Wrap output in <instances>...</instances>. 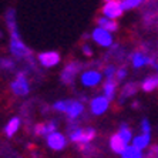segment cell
<instances>
[{
    "label": "cell",
    "mask_w": 158,
    "mask_h": 158,
    "mask_svg": "<svg viewBox=\"0 0 158 158\" xmlns=\"http://www.w3.org/2000/svg\"><path fill=\"white\" fill-rule=\"evenodd\" d=\"M6 23H7L9 31H10V53L19 60H27L31 63V66H34L33 63V54L30 52V48L23 43L22 37L19 34L17 30V23H16V13L15 9H9L6 13Z\"/></svg>",
    "instance_id": "cell-1"
},
{
    "label": "cell",
    "mask_w": 158,
    "mask_h": 158,
    "mask_svg": "<svg viewBox=\"0 0 158 158\" xmlns=\"http://www.w3.org/2000/svg\"><path fill=\"white\" fill-rule=\"evenodd\" d=\"M53 108L59 113H64L69 115L70 120H76L78 118L83 111H84V106L78 100H61V101H56L53 104Z\"/></svg>",
    "instance_id": "cell-2"
},
{
    "label": "cell",
    "mask_w": 158,
    "mask_h": 158,
    "mask_svg": "<svg viewBox=\"0 0 158 158\" xmlns=\"http://www.w3.org/2000/svg\"><path fill=\"white\" fill-rule=\"evenodd\" d=\"M83 67H84V64L80 61H70L61 71V81L67 85H71L76 81V77Z\"/></svg>",
    "instance_id": "cell-3"
},
{
    "label": "cell",
    "mask_w": 158,
    "mask_h": 158,
    "mask_svg": "<svg viewBox=\"0 0 158 158\" xmlns=\"http://www.w3.org/2000/svg\"><path fill=\"white\" fill-rule=\"evenodd\" d=\"M10 88L16 96H27L30 91V84H29V80H27V71L17 73L16 80L11 83Z\"/></svg>",
    "instance_id": "cell-4"
},
{
    "label": "cell",
    "mask_w": 158,
    "mask_h": 158,
    "mask_svg": "<svg viewBox=\"0 0 158 158\" xmlns=\"http://www.w3.org/2000/svg\"><path fill=\"white\" fill-rule=\"evenodd\" d=\"M101 11L104 13L106 17H110V19H115V17H120L123 15V3L121 0H110L104 4V7L101 9Z\"/></svg>",
    "instance_id": "cell-5"
},
{
    "label": "cell",
    "mask_w": 158,
    "mask_h": 158,
    "mask_svg": "<svg viewBox=\"0 0 158 158\" xmlns=\"http://www.w3.org/2000/svg\"><path fill=\"white\" fill-rule=\"evenodd\" d=\"M91 37H93V40L96 41L98 46H101V47H110L111 44H113V36H111V33L106 29H101V27L93 30Z\"/></svg>",
    "instance_id": "cell-6"
},
{
    "label": "cell",
    "mask_w": 158,
    "mask_h": 158,
    "mask_svg": "<svg viewBox=\"0 0 158 158\" xmlns=\"http://www.w3.org/2000/svg\"><path fill=\"white\" fill-rule=\"evenodd\" d=\"M47 145L54 151H61L63 148H66L67 140L63 134L54 131V132H52V134H48L47 135Z\"/></svg>",
    "instance_id": "cell-7"
},
{
    "label": "cell",
    "mask_w": 158,
    "mask_h": 158,
    "mask_svg": "<svg viewBox=\"0 0 158 158\" xmlns=\"http://www.w3.org/2000/svg\"><path fill=\"white\" fill-rule=\"evenodd\" d=\"M100 81H101V73L94 69H90L81 74V84L85 87H94Z\"/></svg>",
    "instance_id": "cell-8"
},
{
    "label": "cell",
    "mask_w": 158,
    "mask_h": 158,
    "mask_svg": "<svg viewBox=\"0 0 158 158\" xmlns=\"http://www.w3.org/2000/svg\"><path fill=\"white\" fill-rule=\"evenodd\" d=\"M57 128V124L56 121H47V123H39V124L34 125L33 128V134L36 137H47L48 134H52V132L56 131Z\"/></svg>",
    "instance_id": "cell-9"
},
{
    "label": "cell",
    "mask_w": 158,
    "mask_h": 158,
    "mask_svg": "<svg viewBox=\"0 0 158 158\" xmlns=\"http://www.w3.org/2000/svg\"><path fill=\"white\" fill-rule=\"evenodd\" d=\"M39 61L44 67H54L60 63V54L57 52H46L39 54Z\"/></svg>",
    "instance_id": "cell-10"
},
{
    "label": "cell",
    "mask_w": 158,
    "mask_h": 158,
    "mask_svg": "<svg viewBox=\"0 0 158 158\" xmlns=\"http://www.w3.org/2000/svg\"><path fill=\"white\" fill-rule=\"evenodd\" d=\"M108 101L110 100L107 97H96L91 100L90 107H91V113L94 115H101L103 113H106L108 108Z\"/></svg>",
    "instance_id": "cell-11"
},
{
    "label": "cell",
    "mask_w": 158,
    "mask_h": 158,
    "mask_svg": "<svg viewBox=\"0 0 158 158\" xmlns=\"http://www.w3.org/2000/svg\"><path fill=\"white\" fill-rule=\"evenodd\" d=\"M110 148L114 151V152H117V154H123V152L125 151V148H127V143H125L124 138L120 135V132H117V134H114V135H111Z\"/></svg>",
    "instance_id": "cell-12"
},
{
    "label": "cell",
    "mask_w": 158,
    "mask_h": 158,
    "mask_svg": "<svg viewBox=\"0 0 158 158\" xmlns=\"http://www.w3.org/2000/svg\"><path fill=\"white\" fill-rule=\"evenodd\" d=\"M118 81L115 78H107V81L104 83L103 85V90H104V94L108 100H113L115 97V88H117Z\"/></svg>",
    "instance_id": "cell-13"
},
{
    "label": "cell",
    "mask_w": 158,
    "mask_h": 158,
    "mask_svg": "<svg viewBox=\"0 0 158 158\" xmlns=\"http://www.w3.org/2000/svg\"><path fill=\"white\" fill-rule=\"evenodd\" d=\"M97 24H98L101 29H106V30H108V31H117L118 30V23L117 22H114L113 19H110V17H100V19H97Z\"/></svg>",
    "instance_id": "cell-14"
},
{
    "label": "cell",
    "mask_w": 158,
    "mask_h": 158,
    "mask_svg": "<svg viewBox=\"0 0 158 158\" xmlns=\"http://www.w3.org/2000/svg\"><path fill=\"white\" fill-rule=\"evenodd\" d=\"M137 90H138V85H137V83H134V81L125 83L124 87H123V90H121L120 101H123V100H125V98H128L130 96H134V94L137 93Z\"/></svg>",
    "instance_id": "cell-15"
},
{
    "label": "cell",
    "mask_w": 158,
    "mask_h": 158,
    "mask_svg": "<svg viewBox=\"0 0 158 158\" xmlns=\"http://www.w3.org/2000/svg\"><path fill=\"white\" fill-rule=\"evenodd\" d=\"M19 127H20V118L19 117H13L10 118V121L6 124V127H4V134L10 138V137H13L17 132Z\"/></svg>",
    "instance_id": "cell-16"
},
{
    "label": "cell",
    "mask_w": 158,
    "mask_h": 158,
    "mask_svg": "<svg viewBox=\"0 0 158 158\" xmlns=\"http://www.w3.org/2000/svg\"><path fill=\"white\" fill-rule=\"evenodd\" d=\"M141 88H143L145 93L154 91L155 88H158V76H150V77H147L143 81Z\"/></svg>",
    "instance_id": "cell-17"
},
{
    "label": "cell",
    "mask_w": 158,
    "mask_h": 158,
    "mask_svg": "<svg viewBox=\"0 0 158 158\" xmlns=\"http://www.w3.org/2000/svg\"><path fill=\"white\" fill-rule=\"evenodd\" d=\"M148 61H150V57L143 54V53H134V54L131 56V63L135 69H140V67L148 64Z\"/></svg>",
    "instance_id": "cell-18"
},
{
    "label": "cell",
    "mask_w": 158,
    "mask_h": 158,
    "mask_svg": "<svg viewBox=\"0 0 158 158\" xmlns=\"http://www.w3.org/2000/svg\"><path fill=\"white\" fill-rule=\"evenodd\" d=\"M150 134H147V132H143L141 135H137L135 138H132V145L137 148H140V150H143V148L148 147V144H150Z\"/></svg>",
    "instance_id": "cell-19"
},
{
    "label": "cell",
    "mask_w": 158,
    "mask_h": 158,
    "mask_svg": "<svg viewBox=\"0 0 158 158\" xmlns=\"http://www.w3.org/2000/svg\"><path fill=\"white\" fill-rule=\"evenodd\" d=\"M121 155H123V158H143L144 157L140 148L134 147V145L132 147H127Z\"/></svg>",
    "instance_id": "cell-20"
},
{
    "label": "cell",
    "mask_w": 158,
    "mask_h": 158,
    "mask_svg": "<svg viewBox=\"0 0 158 158\" xmlns=\"http://www.w3.org/2000/svg\"><path fill=\"white\" fill-rule=\"evenodd\" d=\"M120 135L124 138V141L125 143H130V141H132V132H131V130L127 127L125 124H123L121 125V128H120Z\"/></svg>",
    "instance_id": "cell-21"
},
{
    "label": "cell",
    "mask_w": 158,
    "mask_h": 158,
    "mask_svg": "<svg viewBox=\"0 0 158 158\" xmlns=\"http://www.w3.org/2000/svg\"><path fill=\"white\" fill-rule=\"evenodd\" d=\"M0 67L3 70H11V69H15V63H13V60L3 57V59H0Z\"/></svg>",
    "instance_id": "cell-22"
},
{
    "label": "cell",
    "mask_w": 158,
    "mask_h": 158,
    "mask_svg": "<svg viewBox=\"0 0 158 158\" xmlns=\"http://www.w3.org/2000/svg\"><path fill=\"white\" fill-rule=\"evenodd\" d=\"M115 67L114 66H111V64H108V66L104 67V76H106L107 78H114L115 76Z\"/></svg>",
    "instance_id": "cell-23"
},
{
    "label": "cell",
    "mask_w": 158,
    "mask_h": 158,
    "mask_svg": "<svg viewBox=\"0 0 158 158\" xmlns=\"http://www.w3.org/2000/svg\"><path fill=\"white\" fill-rule=\"evenodd\" d=\"M125 76H127V69H125V67H120V69H118V70L115 71L114 78L118 81V83H120L121 80H124Z\"/></svg>",
    "instance_id": "cell-24"
},
{
    "label": "cell",
    "mask_w": 158,
    "mask_h": 158,
    "mask_svg": "<svg viewBox=\"0 0 158 158\" xmlns=\"http://www.w3.org/2000/svg\"><path fill=\"white\" fill-rule=\"evenodd\" d=\"M141 130H143V132H147V134H150L151 124H150V121H148L147 118H144L143 121H141Z\"/></svg>",
    "instance_id": "cell-25"
},
{
    "label": "cell",
    "mask_w": 158,
    "mask_h": 158,
    "mask_svg": "<svg viewBox=\"0 0 158 158\" xmlns=\"http://www.w3.org/2000/svg\"><path fill=\"white\" fill-rule=\"evenodd\" d=\"M81 50H83L84 56H87V57H91V56H93V50L90 48V46H88V44H83V47H81Z\"/></svg>",
    "instance_id": "cell-26"
},
{
    "label": "cell",
    "mask_w": 158,
    "mask_h": 158,
    "mask_svg": "<svg viewBox=\"0 0 158 158\" xmlns=\"http://www.w3.org/2000/svg\"><path fill=\"white\" fill-rule=\"evenodd\" d=\"M104 2H110V0H104Z\"/></svg>",
    "instance_id": "cell-27"
},
{
    "label": "cell",
    "mask_w": 158,
    "mask_h": 158,
    "mask_svg": "<svg viewBox=\"0 0 158 158\" xmlns=\"http://www.w3.org/2000/svg\"><path fill=\"white\" fill-rule=\"evenodd\" d=\"M0 37H2V34H0Z\"/></svg>",
    "instance_id": "cell-28"
}]
</instances>
